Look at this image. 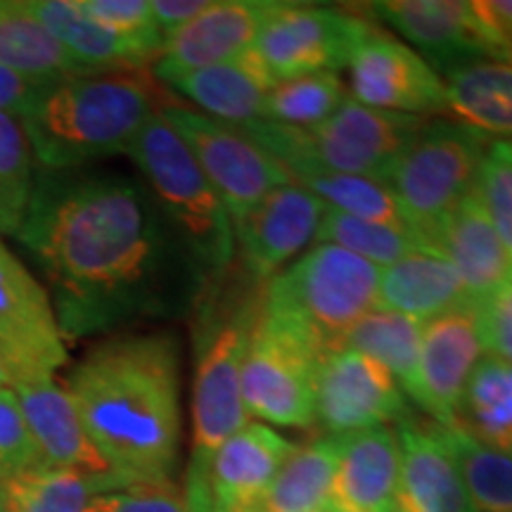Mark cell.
<instances>
[{
	"mask_svg": "<svg viewBox=\"0 0 512 512\" xmlns=\"http://www.w3.org/2000/svg\"><path fill=\"white\" fill-rule=\"evenodd\" d=\"M29 10L88 74L140 69L157 60V55L140 43L95 24L79 8V0H31Z\"/></svg>",
	"mask_w": 512,
	"mask_h": 512,
	"instance_id": "cell-26",
	"label": "cell"
},
{
	"mask_svg": "<svg viewBox=\"0 0 512 512\" xmlns=\"http://www.w3.org/2000/svg\"><path fill=\"white\" fill-rule=\"evenodd\" d=\"M489 138L451 121H430L384 178L422 247L430 230L475 190Z\"/></svg>",
	"mask_w": 512,
	"mask_h": 512,
	"instance_id": "cell-9",
	"label": "cell"
},
{
	"mask_svg": "<svg viewBox=\"0 0 512 512\" xmlns=\"http://www.w3.org/2000/svg\"><path fill=\"white\" fill-rule=\"evenodd\" d=\"M79 8L112 34L136 41L159 55L164 46L150 0H79Z\"/></svg>",
	"mask_w": 512,
	"mask_h": 512,
	"instance_id": "cell-39",
	"label": "cell"
},
{
	"mask_svg": "<svg viewBox=\"0 0 512 512\" xmlns=\"http://www.w3.org/2000/svg\"><path fill=\"white\" fill-rule=\"evenodd\" d=\"M83 512H188V508L171 482H138L102 491Z\"/></svg>",
	"mask_w": 512,
	"mask_h": 512,
	"instance_id": "cell-41",
	"label": "cell"
},
{
	"mask_svg": "<svg viewBox=\"0 0 512 512\" xmlns=\"http://www.w3.org/2000/svg\"><path fill=\"white\" fill-rule=\"evenodd\" d=\"M48 86L46 81L27 79L8 67H0V114L22 119Z\"/></svg>",
	"mask_w": 512,
	"mask_h": 512,
	"instance_id": "cell-44",
	"label": "cell"
},
{
	"mask_svg": "<svg viewBox=\"0 0 512 512\" xmlns=\"http://www.w3.org/2000/svg\"><path fill=\"white\" fill-rule=\"evenodd\" d=\"M444 76V114L453 124L484 138L512 140V64L477 60Z\"/></svg>",
	"mask_w": 512,
	"mask_h": 512,
	"instance_id": "cell-27",
	"label": "cell"
},
{
	"mask_svg": "<svg viewBox=\"0 0 512 512\" xmlns=\"http://www.w3.org/2000/svg\"><path fill=\"white\" fill-rule=\"evenodd\" d=\"M396 439L401 465L392 512H475L439 425L420 427L403 418Z\"/></svg>",
	"mask_w": 512,
	"mask_h": 512,
	"instance_id": "cell-22",
	"label": "cell"
},
{
	"mask_svg": "<svg viewBox=\"0 0 512 512\" xmlns=\"http://www.w3.org/2000/svg\"><path fill=\"white\" fill-rule=\"evenodd\" d=\"M339 437L294 448L261 498L256 512H320L328 508L337 472Z\"/></svg>",
	"mask_w": 512,
	"mask_h": 512,
	"instance_id": "cell-30",
	"label": "cell"
},
{
	"mask_svg": "<svg viewBox=\"0 0 512 512\" xmlns=\"http://www.w3.org/2000/svg\"><path fill=\"white\" fill-rule=\"evenodd\" d=\"M323 356L316 339L261 304L240 375L247 413L278 427L316 425V373Z\"/></svg>",
	"mask_w": 512,
	"mask_h": 512,
	"instance_id": "cell-8",
	"label": "cell"
},
{
	"mask_svg": "<svg viewBox=\"0 0 512 512\" xmlns=\"http://www.w3.org/2000/svg\"><path fill=\"white\" fill-rule=\"evenodd\" d=\"M491 60L512 64V0H472Z\"/></svg>",
	"mask_w": 512,
	"mask_h": 512,
	"instance_id": "cell-43",
	"label": "cell"
},
{
	"mask_svg": "<svg viewBox=\"0 0 512 512\" xmlns=\"http://www.w3.org/2000/svg\"><path fill=\"white\" fill-rule=\"evenodd\" d=\"M41 467L36 444L12 387H0V479Z\"/></svg>",
	"mask_w": 512,
	"mask_h": 512,
	"instance_id": "cell-40",
	"label": "cell"
},
{
	"mask_svg": "<svg viewBox=\"0 0 512 512\" xmlns=\"http://www.w3.org/2000/svg\"><path fill=\"white\" fill-rule=\"evenodd\" d=\"M325 204L290 183L273 190L264 202L256 204L245 219L233 223L235 249L242 273L256 285H266L316 238V228Z\"/></svg>",
	"mask_w": 512,
	"mask_h": 512,
	"instance_id": "cell-18",
	"label": "cell"
},
{
	"mask_svg": "<svg viewBox=\"0 0 512 512\" xmlns=\"http://www.w3.org/2000/svg\"><path fill=\"white\" fill-rule=\"evenodd\" d=\"M349 100L347 83L335 72L275 83L266 98L264 121L309 131L328 121Z\"/></svg>",
	"mask_w": 512,
	"mask_h": 512,
	"instance_id": "cell-36",
	"label": "cell"
},
{
	"mask_svg": "<svg viewBox=\"0 0 512 512\" xmlns=\"http://www.w3.org/2000/svg\"><path fill=\"white\" fill-rule=\"evenodd\" d=\"M166 102L169 93L147 67L72 76L50 83L22 126L43 171H74L93 159L126 155Z\"/></svg>",
	"mask_w": 512,
	"mask_h": 512,
	"instance_id": "cell-3",
	"label": "cell"
},
{
	"mask_svg": "<svg viewBox=\"0 0 512 512\" xmlns=\"http://www.w3.org/2000/svg\"><path fill=\"white\" fill-rule=\"evenodd\" d=\"M377 304L422 323L470 304V297L451 261L422 247L380 268Z\"/></svg>",
	"mask_w": 512,
	"mask_h": 512,
	"instance_id": "cell-25",
	"label": "cell"
},
{
	"mask_svg": "<svg viewBox=\"0 0 512 512\" xmlns=\"http://www.w3.org/2000/svg\"><path fill=\"white\" fill-rule=\"evenodd\" d=\"M34 183V152L22 119L0 114V235H17Z\"/></svg>",
	"mask_w": 512,
	"mask_h": 512,
	"instance_id": "cell-37",
	"label": "cell"
},
{
	"mask_svg": "<svg viewBox=\"0 0 512 512\" xmlns=\"http://www.w3.org/2000/svg\"><path fill=\"white\" fill-rule=\"evenodd\" d=\"M0 67L46 83L88 76L29 10V3H0Z\"/></svg>",
	"mask_w": 512,
	"mask_h": 512,
	"instance_id": "cell-28",
	"label": "cell"
},
{
	"mask_svg": "<svg viewBox=\"0 0 512 512\" xmlns=\"http://www.w3.org/2000/svg\"><path fill=\"white\" fill-rule=\"evenodd\" d=\"M294 446L261 422H249L214 453L202 477L185 482L188 512H256Z\"/></svg>",
	"mask_w": 512,
	"mask_h": 512,
	"instance_id": "cell-15",
	"label": "cell"
},
{
	"mask_svg": "<svg viewBox=\"0 0 512 512\" xmlns=\"http://www.w3.org/2000/svg\"><path fill=\"white\" fill-rule=\"evenodd\" d=\"M441 427V425H439ZM475 512H512V451L482 444L458 427H441Z\"/></svg>",
	"mask_w": 512,
	"mask_h": 512,
	"instance_id": "cell-34",
	"label": "cell"
},
{
	"mask_svg": "<svg viewBox=\"0 0 512 512\" xmlns=\"http://www.w3.org/2000/svg\"><path fill=\"white\" fill-rule=\"evenodd\" d=\"M453 427L482 444L512 451V363L484 356L467 382Z\"/></svg>",
	"mask_w": 512,
	"mask_h": 512,
	"instance_id": "cell-32",
	"label": "cell"
},
{
	"mask_svg": "<svg viewBox=\"0 0 512 512\" xmlns=\"http://www.w3.org/2000/svg\"><path fill=\"white\" fill-rule=\"evenodd\" d=\"M150 3L157 29L166 38L207 10L211 0H150Z\"/></svg>",
	"mask_w": 512,
	"mask_h": 512,
	"instance_id": "cell-45",
	"label": "cell"
},
{
	"mask_svg": "<svg viewBox=\"0 0 512 512\" xmlns=\"http://www.w3.org/2000/svg\"><path fill=\"white\" fill-rule=\"evenodd\" d=\"M10 387L15 389L43 467L91 477H117L88 439L72 396L53 377H38Z\"/></svg>",
	"mask_w": 512,
	"mask_h": 512,
	"instance_id": "cell-20",
	"label": "cell"
},
{
	"mask_svg": "<svg viewBox=\"0 0 512 512\" xmlns=\"http://www.w3.org/2000/svg\"><path fill=\"white\" fill-rule=\"evenodd\" d=\"M475 188L512 264V140L486 145Z\"/></svg>",
	"mask_w": 512,
	"mask_h": 512,
	"instance_id": "cell-38",
	"label": "cell"
},
{
	"mask_svg": "<svg viewBox=\"0 0 512 512\" xmlns=\"http://www.w3.org/2000/svg\"><path fill=\"white\" fill-rule=\"evenodd\" d=\"M399 465V439L389 427L339 437V460L328 510L392 512Z\"/></svg>",
	"mask_w": 512,
	"mask_h": 512,
	"instance_id": "cell-23",
	"label": "cell"
},
{
	"mask_svg": "<svg viewBox=\"0 0 512 512\" xmlns=\"http://www.w3.org/2000/svg\"><path fill=\"white\" fill-rule=\"evenodd\" d=\"M159 114L188 145L233 223L245 219L273 190L292 183L285 166L238 128L204 117L176 100L166 102Z\"/></svg>",
	"mask_w": 512,
	"mask_h": 512,
	"instance_id": "cell-10",
	"label": "cell"
},
{
	"mask_svg": "<svg viewBox=\"0 0 512 512\" xmlns=\"http://www.w3.org/2000/svg\"><path fill=\"white\" fill-rule=\"evenodd\" d=\"M278 0H211L185 27L164 38L155 67V79L197 72L238 60L254 46L264 24L280 10Z\"/></svg>",
	"mask_w": 512,
	"mask_h": 512,
	"instance_id": "cell-17",
	"label": "cell"
},
{
	"mask_svg": "<svg viewBox=\"0 0 512 512\" xmlns=\"http://www.w3.org/2000/svg\"><path fill=\"white\" fill-rule=\"evenodd\" d=\"M380 268L335 245H316L264 285V309L302 328L328 356L351 325L377 309Z\"/></svg>",
	"mask_w": 512,
	"mask_h": 512,
	"instance_id": "cell-7",
	"label": "cell"
},
{
	"mask_svg": "<svg viewBox=\"0 0 512 512\" xmlns=\"http://www.w3.org/2000/svg\"><path fill=\"white\" fill-rule=\"evenodd\" d=\"M486 351L512 363V280L477 304Z\"/></svg>",
	"mask_w": 512,
	"mask_h": 512,
	"instance_id": "cell-42",
	"label": "cell"
},
{
	"mask_svg": "<svg viewBox=\"0 0 512 512\" xmlns=\"http://www.w3.org/2000/svg\"><path fill=\"white\" fill-rule=\"evenodd\" d=\"M67 392L88 439L121 482H171L181 441L174 335L102 339L69 370Z\"/></svg>",
	"mask_w": 512,
	"mask_h": 512,
	"instance_id": "cell-2",
	"label": "cell"
},
{
	"mask_svg": "<svg viewBox=\"0 0 512 512\" xmlns=\"http://www.w3.org/2000/svg\"><path fill=\"white\" fill-rule=\"evenodd\" d=\"M0 387H10V377L3 370V366H0Z\"/></svg>",
	"mask_w": 512,
	"mask_h": 512,
	"instance_id": "cell-46",
	"label": "cell"
},
{
	"mask_svg": "<svg viewBox=\"0 0 512 512\" xmlns=\"http://www.w3.org/2000/svg\"><path fill=\"white\" fill-rule=\"evenodd\" d=\"M313 240L318 245L347 249V252L361 256V259L370 261L377 268L392 266L394 261L403 259L406 254L422 249V242L413 230L363 221L332 207H325Z\"/></svg>",
	"mask_w": 512,
	"mask_h": 512,
	"instance_id": "cell-35",
	"label": "cell"
},
{
	"mask_svg": "<svg viewBox=\"0 0 512 512\" xmlns=\"http://www.w3.org/2000/svg\"><path fill=\"white\" fill-rule=\"evenodd\" d=\"M477 304H463L422 325L418 392L413 401L441 427H453L467 382L484 358Z\"/></svg>",
	"mask_w": 512,
	"mask_h": 512,
	"instance_id": "cell-16",
	"label": "cell"
},
{
	"mask_svg": "<svg viewBox=\"0 0 512 512\" xmlns=\"http://www.w3.org/2000/svg\"><path fill=\"white\" fill-rule=\"evenodd\" d=\"M166 86L192 102L204 117L242 128L264 121L266 98L275 83L247 50L233 62L174 76Z\"/></svg>",
	"mask_w": 512,
	"mask_h": 512,
	"instance_id": "cell-24",
	"label": "cell"
},
{
	"mask_svg": "<svg viewBox=\"0 0 512 512\" xmlns=\"http://www.w3.org/2000/svg\"><path fill=\"white\" fill-rule=\"evenodd\" d=\"M287 174H290L292 183L302 185L304 190L316 195L325 207H332L342 211V214L356 216V219L363 221L408 228L392 190L387 188V183L377 181V178L337 174V171L320 169V166L311 164L292 166Z\"/></svg>",
	"mask_w": 512,
	"mask_h": 512,
	"instance_id": "cell-33",
	"label": "cell"
},
{
	"mask_svg": "<svg viewBox=\"0 0 512 512\" xmlns=\"http://www.w3.org/2000/svg\"><path fill=\"white\" fill-rule=\"evenodd\" d=\"M67 361L48 290L0 240V366L17 384L53 377Z\"/></svg>",
	"mask_w": 512,
	"mask_h": 512,
	"instance_id": "cell-12",
	"label": "cell"
},
{
	"mask_svg": "<svg viewBox=\"0 0 512 512\" xmlns=\"http://www.w3.org/2000/svg\"><path fill=\"white\" fill-rule=\"evenodd\" d=\"M427 124L430 119L425 117L373 110L349 98L328 121L309 131L271 121H256L238 131L264 147L287 171L292 166L311 164L384 183L396 159Z\"/></svg>",
	"mask_w": 512,
	"mask_h": 512,
	"instance_id": "cell-6",
	"label": "cell"
},
{
	"mask_svg": "<svg viewBox=\"0 0 512 512\" xmlns=\"http://www.w3.org/2000/svg\"><path fill=\"white\" fill-rule=\"evenodd\" d=\"M145 178L159 211L209 280L230 271L238 249L219 192L162 114L147 121L126 152Z\"/></svg>",
	"mask_w": 512,
	"mask_h": 512,
	"instance_id": "cell-5",
	"label": "cell"
},
{
	"mask_svg": "<svg viewBox=\"0 0 512 512\" xmlns=\"http://www.w3.org/2000/svg\"><path fill=\"white\" fill-rule=\"evenodd\" d=\"M425 249L451 261L472 304L484 302L489 294L512 280L510 256L496 228L491 226L477 188L430 230Z\"/></svg>",
	"mask_w": 512,
	"mask_h": 512,
	"instance_id": "cell-21",
	"label": "cell"
},
{
	"mask_svg": "<svg viewBox=\"0 0 512 512\" xmlns=\"http://www.w3.org/2000/svg\"><path fill=\"white\" fill-rule=\"evenodd\" d=\"M15 238L46 278L64 339L181 318L209 285L145 183L126 176L43 171Z\"/></svg>",
	"mask_w": 512,
	"mask_h": 512,
	"instance_id": "cell-1",
	"label": "cell"
},
{
	"mask_svg": "<svg viewBox=\"0 0 512 512\" xmlns=\"http://www.w3.org/2000/svg\"><path fill=\"white\" fill-rule=\"evenodd\" d=\"M264 285L242 273L240 285H207L195 306V384H192V458L188 477L204 475L211 458L249 425L242 401V361L259 316Z\"/></svg>",
	"mask_w": 512,
	"mask_h": 512,
	"instance_id": "cell-4",
	"label": "cell"
},
{
	"mask_svg": "<svg viewBox=\"0 0 512 512\" xmlns=\"http://www.w3.org/2000/svg\"><path fill=\"white\" fill-rule=\"evenodd\" d=\"M403 43L432 64L434 72H453L463 64L491 60L472 3L463 0H384L370 5Z\"/></svg>",
	"mask_w": 512,
	"mask_h": 512,
	"instance_id": "cell-19",
	"label": "cell"
},
{
	"mask_svg": "<svg viewBox=\"0 0 512 512\" xmlns=\"http://www.w3.org/2000/svg\"><path fill=\"white\" fill-rule=\"evenodd\" d=\"M406 418L399 382L375 358L354 349L323 356L316 373V425L328 437L375 430Z\"/></svg>",
	"mask_w": 512,
	"mask_h": 512,
	"instance_id": "cell-14",
	"label": "cell"
},
{
	"mask_svg": "<svg viewBox=\"0 0 512 512\" xmlns=\"http://www.w3.org/2000/svg\"><path fill=\"white\" fill-rule=\"evenodd\" d=\"M356 15L304 3H283L249 53L273 83L339 72L347 64Z\"/></svg>",
	"mask_w": 512,
	"mask_h": 512,
	"instance_id": "cell-13",
	"label": "cell"
},
{
	"mask_svg": "<svg viewBox=\"0 0 512 512\" xmlns=\"http://www.w3.org/2000/svg\"><path fill=\"white\" fill-rule=\"evenodd\" d=\"M420 342V320L377 306L344 332L337 349H354L358 354L375 358L399 382L401 392L413 399L418 392Z\"/></svg>",
	"mask_w": 512,
	"mask_h": 512,
	"instance_id": "cell-29",
	"label": "cell"
},
{
	"mask_svg": "<svg viewBox=\"0 0 512 512\" xmlns=\"http://www.w3.org/2000/svg\"><path fill=\"white\" fill-rule=\"evenodd\" d=\"M351 100L373 110L430 117L446 112V86L432 64L401 38L356 15L347 57Z\"/></svg>",
	"mask_w": 512,
	"mask_h": 512,
	"instance_id": "cell-11",
	"label": "cell"
},
{
	"mask_svg": "<svg viewBox=\"0 0 512 512\" xmlns=\"http://www.w3.org/2000/svg\"><path fill=\"white\" fill-rule=\"evenodd\" d=\"M126 486L117 477H91L55 467H34L0 479V508L5 512H83L102 491Z\"/></svg>",
	"mask_w": 512,
	"mask_h": 512,
	"instance_id": "cell-31",
	"label": "cell"
},
{
	"mask_svg": "<svg viewBox=\"0 0 512 512\" xmlns=\"http://www.w3.org/2000/svg\"><path fill=\"white\" fill-rule=\"evenodd\" d=\"M320 512H332V510H328V508H325V510H320Z\"/></svg>",
	"mask_w": 512,
	"mask_h": 512,
	"instance_id": "cell-47",
	"label": "cell"
}]
</instances>
